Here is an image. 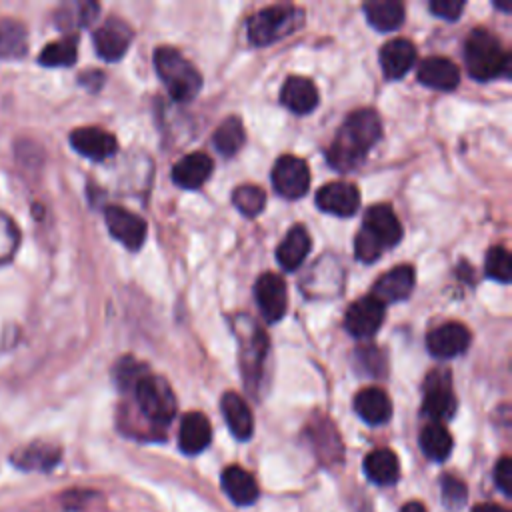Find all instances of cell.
Listing matches in <instances>:
<instances>
[{
	"instance_id": "44",
	"label": "cell",
	"mask_w": 512,
	"mask_h": 512,
	"mask_svg": "<svg viewBox=\"0 0 512 512\" xmlns=\"http://www.w3.org/2000/svg\"><path fill=\"white\" fill-rule=\"evenodd\" d=\"M400 512H426V508H424V504H422V502L412 500V502H406V504L402 506V510H400Z\"/></svg>"
},
{
	"instance_id": "3",
	"label": "cell",
	"mask_w": 512,
	"mask_h": 512,
	"mask_svg": "<svg viewBox=\"0 0 512 512\" xmlns=\"http://www.w3.org/2000/svg\"><path fill=\"white\" fill-rule=\"evenodd\" d=\"M154 66L164 82L168 94L178 102H188L196 98L202 88V76L198 68L182 56L180 50L162 46L154 52Z\"/></svg>"
},
{
	"instance_id": "4",
	"label": "cell",
	"mask_w": 512,
	"mask_h": 512,
	"mask_svg": "<svg viewBox=\"0 0 512 512\" xmlns=\"http://www.w3.org/2000/svg\"><path fill=\"white\" fill-rule=\"evenodd\" d=\"M302 10L292 4H274L258 10L248 20V40L254 46H266L292 34L302 24Z\"/></svg>"
},
{
	"instance_id": "1",
	"label": "cell",
	"mask_w": 512,
	"mask_h": 512,
	"mask_svg": "<svg viewBox=\"0 0 512 512\" xmlns=\"http://www.w3.org/2000/svg\"><path fill=\"white\" fill-rule=\"evenodd\" d=\"M382 136V122L374 110H356L352 112L344 124L340 126L338 134L334 136L326 156L330 166L338 170L354 168L368 150L380 140Z\"/></svg>"
},
{
	"instance_id": "24",
	"label": "cell",
	"mask_w": 512,
	"mask_h": 512,
	"mask_svg": "<svg viewBox=\"0 0 512 512\" xmlns=\"http://www.w3.org/2000/svg\"><path fill=\"white\" fill-rule=\"evenodd\" d=\"M354 410L366 424L378 426L390 420L392 404L384 390L370 386L354 396Z\"/></svg>"
},
{
	"instance_id": "38",
	"label": "cell",
	"mask_w": 512,
	"mask_h": 512,
	"mask_svg": "<svg viewBox=\"0 0 512 512\" xmlns=\"http://www.w3.org/2000/svg\"><path fill=\"white\" fill-rule=\"evenodd\" d=\"M148 374L146 366L140 364L138 360H134L132 356H124L122 360L116 362L114 366V382L118 384L120 390H132L136 386V382Z\"/></svg>"
},
{
	"instance_id": "34",
	"label": "cell",
	"mask_w": 512,
	"mask_h": 512,
	"mask_svg": "<svg viewBox=\"0 0 512 512\" xmlns=\"http://www.w3.org/2000/svg\"><path fill=\"white\" fill-rule=\"evenodd\" d=\"M244 126L236 116L226 118L214 132V146L224 156H234L244 144Z\"/></svg>"
},
{
	"instance_id": "33",
	"label": "cell",
	"mask_w": 512,
	"mask_h": 512,
	"mask_svg": "<svg viewBox=\"0 0 512 512\" xmlns=\"http://www.w3.org/2000/svg\"><path fill=\"white\" fill-rule=\"evenodd\" d=\"M312 444L316 448L318 458L326 462H336L342 456V444L338 438V432L328 420H318L312 428Z\"/></svg>"
},
{
	"instance_id": "21",
	"label": "cell",
	"mask_w": 512,
	"mask_h": 512,
	"mask_svg": "<svg viewBox=\"0 0 512 512\" xmlns=\"http://www.w3.org/2000/svg\"><path fill=\"white\" fill-rule=\"evenodd\" d=\"M212 440V428L202 412H188L178 430V444L184 454H200Z\"/></svg>"
},
{
	"instance_id": "31",
	"label": "cell",
	"mask_w": 512,
	"mask_h": 512,
	"mask_svg": "<svg viewBox=\"0 0 512 512\" xmlns=\"http://www.w3.org/2000/svg\"><path fill=\"white\" fill-rule=\"evenodd\" d=\"M78 56V38L68 34L54 42H48L38 54V64L46 68H62L72 66Z\"/></svg>"
},
{
	"instance_id": "23",
	"label": "cell",
	"mask_w": 512,
	"mask_h": 512,
	"mask_svg": "<svg viewBox=\"0 0 512 512\" xmlns=\"http://www.w3.org/2000/svg\"><path fill=\"white\" fill-rule=\"evenodd\" d=\"M222 490L238 506H250L258 498V484L254 476L242 466H226L222 470Z\"/></svg>"
},
{
	"instance_id": "37",
	"label": "cell",
	"mask_w": 512,
	"mask_h": 512,
	"mask_svg": "<svg viewBox=\"0 0 512 512\" xmlns=\"http://www.w3.org/2000/svg\"><path fill=\"white\" fill-rule=\"evenodd\" d=\"M486 274L502 284H508L512 278L510 252L504 246H492L486 252Z\"/></svg>"
},
{
	"instance_id": "27",
	"label": "cell",
	"mask_w": 512,
	"mask_h": 512,
	"mask_svg": "<svg viewBox=\"0 0 512 512\" xmlns=\"http://www.w3.org/2000/svg\"><path fill=\"white\" fill-rule=\"evenodd\" d=\"M364 474L378 486H392L400 476L398 456L390 448H376L364 458Z\"/></svg>"
},
{
	"instance_id": "13",
	"label": "cell",
	"mask_w": 512,
	"mask_h": 512,
	"mask_svg": "<svg viewBox=\"0 0 512 512\" xmlns=\"http://www.w3.org/2000/svg\"><path fill=\"white\" fill-rule=\"evenodd\" d=\"M428 352L436 358H454L470 346V330L460 322H446L428 332L426 336Z\"/></svg>"
},
{
	"instance_id": "30",
	"label": "cell",
	"mask_w": 512,
	"mask_h": 512,
	"mask_svg": "<svg viewBox=\"0 0 512 512\" xmlns=\"http://www.w3.org/2000/svg\"><path fill=\"white\" fill-rule=\"evenodd\" d=\"M364 14L368 22L382 32L394 30L404 20V6L396 0H378V2H366Z\"/></svg>"
},
{
	"instance_id": "39",
	"label": "cell",
	"mask_w": 512,
	"mask_h": 512,
	"mask_svg": "<svg viewBox=\"0 0 512 512\" xmlns=\"http://www.w3.org/2000/svg\"><path fill=\"white\" fill-rule=\"evenodd\" d=\"M440 486H442V502L448 510H460L466 502V496H468V490H466V484L456 478V476H442L440 480Z\"/></svg>"
},
{
	"instance_id": "36",
	"label": "cell",
	"mask_w": 512,
	"mask_h": 512,
	"mask_svg": "<svg viewBox=\"0 0 512 512\" xmlns=\"http://www.w3.org/2000/svg\"><path fill=\"white\" fill-rule=\"evenodd\" d=\"M20 246V230L12 216L0 210V266L8 264Z\"/></svg>"
},
{
	"instance_id": "8",
	"label": "cell",
	"mask_w": 512,
	"mask_h": 512,
	"mask_svg": "<svg viewBox=\"0 0 512 512\" xmlns=\"http://www.w3.org/2000/svg\"><path fill=\"white\" fill-rule=\"evenodd\" d=\"M386 306L372 294L356 300L344 316V328L354 338H370L384 320Z\"/></svg>"
},
{
	"instance_id": "5",
	"label": "cell",
	"mask_w": 512,
	"mask_h": 512,
	"mask_svg": "<svg viewBox=\"0 0 512 512\" xmlns=\"http://www.w3.org/2000/svg\"><path fill=\"white\" fill-rule=\"evenodd\" d=\"M142 416L154 426H166L176 414V396L170 384L154 374H144L132 388Z\"/></svg>"
},
{
	"instance_id": "14",
	"label": "cell",
	"mask_w": 512,
	"mask_h": 512,
	"mask_svg": "<svg viewBox=\"0 0 512 512\" xmlns=\"http://www.w3.org/2000/svg\"><path fill=\"white\" fill-rule=\"evenodd\" d=\"M60 458H62L60 446L52 442L36 440L16 448L10 454V464L24 472H50L52 468L58 466Z\"/></svg>"
},
{
	"instance_id": "32",
	"label": "cell",
	"mask_w": 512,
	"mask_h": 512,
	"mask_svg": "<svg viewBox=\"0 0 512 512\" xmlns=\"http://www.w3.org/2000/svg\"><path fill=\"white\" fill-rule=\"evenodd\" d=\"M420 448L430 460L442 462L452 452V436L442 424L430 422L420 432Z\"/></svg>"
},
{
	"instance_id": "6",
	"label": "cell",
	"mask_w": 512,
	"mask_h": 512,
	"mask_svg": "<svg viewBox=\"0 0 512 512\" xmlns=\"http://www.w3.org/2000/svg\"><path fill=\"white\" fill-rule=\"evenodd\" d=\"M272 184L284 198H300L310 186V168L306 160L286 154L280 156L272 168Z\"/></svg>"
},
{
	"instance_id": "7",
	"label": "cell",
	"mask_w": 512,
	"mask_h": 512,
	"mask_svg": "<svg viewBox=\"0 0 512 512\" xmlns=\"http://www.w3.org/2000/svg\"><path fill=\"white\" fill-rule=\"evenodd\" d=\"M422 412L432 422H442L454 416L456 412V396L450 386V376L446 372H432L426 378L424 386V402Z\"/></svg>"
},
{
	"instance_id": "40",
	"label": "cell",
	"mask_w": 512,
	"mask_h": 512,
	"mask_svg": "<svg viewBox=\"0 0 512 512\" xmlns=\"http://www.w3.org/2000/svg\"><path fill=\"white\" fill-rule=\"evenodd\" d=\"M510 476H512V460L508 456H502L494 466V484L504 496H510Z\"/></svg>"
},
{
	"instance_id": "10",
	"label": "cell",
	"mask_w": 512,
	"mask_h": 512,
	"mask_svg": "<svg viewBox=\"0 0 512 512\" xmlns=\"http://www.w3.org/2000/svg\"><path fill=\"white\" fill-rule=\"evenodd\" d=\"M254 296L262 316L268 322H278L288 310V292L282 276L266 272L254 284Z\"/></svg>"
},
{
	"instance_id": "28",
	"label": "cell",
	"mask_w": 512,
	"mask_h": 512,
	"mask_svg": "<svg viewBox=\"0 0 512 512\" xmlns=\"http://www.w3.org/2000/svg\"><path fill=\"white\" fill-rule=\"evenodd\" d=\"M28 52V30L16 18H0V60H20Z\"/></svg>"
},
{
	"instance_id": "26",
	"label": "cell",
	"mask_w": 512,
	"mask_h": 512,
	"mask_svg": "<svg viewBox=\"0 0 512 512\" xmlns=\"http://www.w3.org/2000/svg\"><path fill=\"white\" fill-rule=\"evenodd\" d=\"M310 252V234L304 226L296 224L288 230L276 248V260L284 270H296Z\"/></svg>"
},
{
	"instance_id": "17",
	"label": "cell",
	"mask_w": 512,
	"mask_h": 512,
	"mask_svg": "<svg viewBox=\"0 0 512 512\" xmlns=\"http://www.w3.org/2000/svg\"><path fill=\"white\" fill-rule=\"evenodd\" d=\"M412 288H414V268L408 264H400L376 280L372 296L386 306L388 302H398L408 298Z\"/></svg>"
},
{
	"instance_id": "16",
	"label": "cell",
	"mask_w": 512,
	"mask_h": 512,
	"mask_svg": "<svg viewBox=\"0 0 512 512\" xmlns=\"http://www.w3.org/2000/svg\"><path fill=\"white\" fill-rule=\"evenodd\" d=\"M316 204L322 212L352 216L360 206V192L350 182H330L318 190Z\"/></svg>"
},
{
	"instance_id": "22",
	"label": "cell",
	"mask_w": 512,
	"mask_h": 512,
	"mask_svg": "<svg viewBox=\"0 0 512 512\" xmlns=\"http://www.w3.org/2000/svg\"><path fill=\"white\" fill-rule=\"evenodd\" d=\"M212 158L204 152H192L186 154L174 168H172V178L180 188L194 190L200 188L212 174Z\"/></svg>"
},
{
	"instance_id": "42",
	"label": "cell",
	"mask_w": 512,
	"mask_h": 512,
	"mask_svg": "<svg viewBox=\"0 0 512 512\" xmlns=\"http://www.w3.org/2000/svg\"><path fill=\"white\" fill-rule=\"evenodd\" d=\"M102 72H98V70H90V72H84L78 80H80V84H84V86H88L90 90H98L100 86L94 82V80H98V82H102Z\"/></svg>"
},
{
	"instance_id": "43",
	"label": "cell",
	"mask_w": 512,
	"mask_h": 512,
	"mask_svg": "<svg viewBox=\"0 0 512 512\" xmlns=\"http://www.w3.org/2000/svg\"><path fill=\"white\" fill-rule=\"evenodd\" d=\"M472 512H508L504 506H498V504H490V502H486V504H478V506H474L472 508Z\"/></svg>"
},
{
	"instance_id": "35",
	"label": "cell",
	"mask_w": 512,
	"mask_h": 512,
	"mask_svg": "<svg viewBox=\"0 0 512 512\" xmlns=\"http://www.w3.org/2000/svg\"><path fill=\"white\" fill-rule=\"evenodd\" d=\"M234 206L248 218L258 216L266 206V194L254 184H242L232 192Z\"/></svg>"
},
{
	"instance_id": "25",
	"label": "cell",
	"mask_w": 512,
	"mask_h": 512,
	"mask_svg": "<svg viewBox=\"0 0 512 512\" xmlns=\"http://www.w3.org/2000/svg\"><path fill=\"white\" fill-rule=\"evenodd\" d=\"M220 410H222V416H224L230 432L238 440H248L252 436V432H254L252 412L240 394L226 392L220 400Z\"/></svg>"
},
{
	"instance_id": "20",
	"label": "cell",
	"mask_w": 512,
	"mask_h": 512,
	"mask_svg": "<svg viewBox=\"0 0 512 512\" xmlns=\"http://www.w3.org/2000/svg\"><path fill=\"white\" fill-rule=\"evenodd\" d=\"M418 80L434 90H452L460 82V70L444 56H430L418 66Z\"/></svg>"
},
{
	"instance_id": "2",
	"label": "cell",
	"mask_w": 512,
	"mask_h": 512,
	"mask_svg": "<svg viewBox=\"0 0 512 512\" xmlns=\"http://www.w3.org/2000/svg\"><path fill=\"white\" fill-rule=\"evenodd\" d=\"M464 60L470 76L476 80L486 82L498 76H510V56L486 28H474L470 32L464 46Z\"/></svg>"
},
{
	"instance_id": "12",
	"label": "cell",
	"mask_w": 512,
	"mask_h": 512,
	"mask_svg": "<svg viewBox=\"0 0 512 512\" xmlns=\"http://www.w3.org/2000/svg\"><path fill=\"white\" fill-rule=\"evenodd\" d=\"M92 40L98 56L114 62L126 54L132 42V28L120 18H108L102 26L96 28Z\"/></svg>"
},
{
	"instance_id": "19",
	"label": "cell",
	"mask_w": 512,
	"mask_h": 512,
	"mask_svg": "<svg viewBox=\"0 0 512 512\" xmlns=\"http://www.w3.org/2000/svg\"><path fill=\"white\" fill-rule=\"evenodd\" d=\"M318 88L310 78L304 76H290L282 84L280 100L282 104L296 112V114H308L318 106Z\"/></svg>"
},
{
	"instance_id": "18",
	"label": "cell",
	"mask_w": 512,
	"mask_h": 512,
	"mask_svg": "<svg viewBox=\"0 0 512 512\" xmlns=\"http://www.w3.org/2000/svg\"><path fill=\"white\" fill-rule=\"evenodd\" d=\"M416 62V46L406 38H394L380 48V66L386 78H402Z\"/></svg>"
},
{
	"instance_id": "41",
	"label": "cell",
	"mask_w": 512,
	"mask_h": 512,
	"mask_svg": "<svg viewBox=\"0 0 512 512\" xmlns=\"http://www.w3.org/2000/svg\"><path fill=\"white\" fill-rule=\"evenodd\" d=\"M430 10L444 20H458L460 12L464 10V2L460 0H434L430 2Z\"/></svg>"
},
{
	"instance_id": "15",
	"label": "cell",
	"mask_w": 512,
	"mask_h": 512,
	"mask_svg": "<svg viewBox=\"0 0 512 512\" xmlns=\"http://www.w3.org/2000/svg\"><path fill=\"white\" fill-rule=\"evenodd\" d=\"M70 146L90 160H106L116 152V138L104 128L82 126L70 132Z\"/></svg>"
},
{
	"instance_id": "29",
	"label": "cell",
	"mask_w": 512,
	"mask_h": 512,
	"mask_svg": "<svg viewBox=\"0 0 512 512\" xmlns=\"http://www.w3.org/2000/svg\"><path fill=\"white\" fill-rule=\"evenodd\" d=\"M98 12H100V6L96 2H68L54 12V22L58 24L60 30L68 32V30L88 26Z\"/></svg>"
},
{
	"instance_id": "11",
	"label": "cell",
	"mask_w": 512,
	"mask_h": 512,
	"mask_svg": "<svg viewBox=\"0 0 512 512\" xmlns=\"http://www.w3.org/2000/svg\"><path fill=\"white\" fill-rule=\"evenodd\" d=\"M104 218H106L108 232L126 248L138 250L144 244L146 222L138 214L122 206H108L104 212Z\"/></svg>"
},
{
	"instance_id": "9",
	"label": "cell",
	"mask_w": 512,
	"mask_h": 512,
	"mask_svg": "<svg viewBox=\"0 0 512 512\" xmlns=\"http://www.w3.org/2000/svg\"><path fill=\"white\" fill-rule=\"evenodd\" d=\"M362 232L384 250L400 242L402 224L388 204H376L366 212Z\"/></svg>"
}]
</instances>
